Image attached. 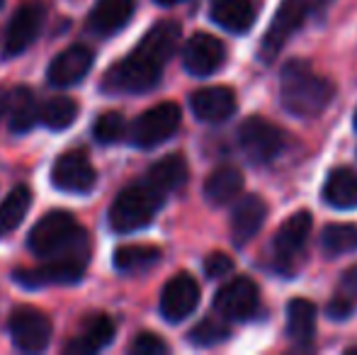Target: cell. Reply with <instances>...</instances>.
Masks as SVG:
<instances>
[{
	"label": "cell",
	"instance_id": "cell-21",
	"mask_svg": "<svg viewBox=\"0 0 357 355\" xmlns=\"http://www.w3.org/2000/svg\"><path fill=\"white\" fill-rule=\"evenodd\" d=\"M188 176H190L188 161L180 153H173V156H165L158 163H153L149 168V173H146L144 183L151 185L155 192H160L165 197L168 192H175V190L183 188L188 183Z\"/></svg>",
	"mask_w": 357,
	"mask_h": 355
},
{
	"label": "cell",
	"instance_id": "cell-13",
	"mask_svg": "<svg viewBox=\"0 0 357 355\" xmlns=\"http://www.w3.org/2000/svg\"><path fill=\"white\" fill-rule=\"evenodd\" d=\"M224 59H226L224 44L207 32L192 34L183 52L185 68H188V73H192L197 78H207L216 73L221 68V63H224Z\"/></svg>",
	"mask_w": 357,
	"mask_h": 355
},
{
	"label": "cell",
	"instance_id": "cell-10",
	"mask_svg": "<svg viewBox=\"0 0 357 355\" xmlns=\"http://www.w3.org/2000/svg\"><path fill=\"white\" fill-rule=\"evenodd\" d=\"M260 307V289L250 278H234L216 292L214 309L224 319L243 322L250 319Z\"/></svg>",
	"mask_w": 357,
	"mask_h": 355
},
{
	"label": "cell",
	"instance_id": "cell-1",
	"mask_svg": "<svg viewBox=\"0 0 357 355\" xmlns=\"http://www.w3.org/2000/svg\"><path fill=\"white\" fill-rule=\"evenodd\" d=\"M180 42L178 22H155L146 32L129 56L117 61L105 76V90L107 93H146L155 88L163 76L165 63L175 54Z\"/></svg>",
	"mask_w": 357,
	"mask_h": 355
},
{
	"label": "cell",
	"instance_id": "cell-4",
	"mask_svg": "<svg viewBox=\"0 0 357 355\" xmlns=\"http://www.w3.org/2000/svg\"><path fill=\"white\" fill-rule=\"evenodd\" d=\"M160 207H163V195L155 192L151 185H129L114 197L109 207V227L119 234L139 232L153 222Z\"/></svg>",
	"mask_w": 357,
	"mask_h": 355
},
{
	"label": "cell",
	"instance_id": "cell-18",
	"mask_svg": "<svg viewBox=\"0 0 357 355\" xmlns=\"http://www.w3.org/2000/svg\"><path fill=\"white\" fill-rule=\"evenodd\" d=\"M134 8H137L134 0H98L88 17L90 32L100 34V37H112L119 29L127 27Z\"/></svg>",
	"mask_w": 357,
	"mask_h": 355
},
{
	"label": "cell",
	"instance_id": "cell-15",
	"mask_svg": "<svg viewBox=\"0 0 357 355\" xmlns=\"http://www.w3.org/2000/svg\"><path fill=\"white\" fill-rule=\"evenodd\" d=\"M85 268L88 266H80L68 258H47V263L39 268L15 270V280L29 289L47 287V285H71L83 278Z\"/></svg>",
	"mask_w": 357,
	"mask_h": 355
},
{
	"label": "cell",
	"instance_id": "cell-38",
	"mask_svg": "<svg viewBox=\"0 0 357 355\" xmlns=\"http://www.w3.org/2000/svg\"><path fill=\"white\" fill-rule=\"evenodd\" d=\"M158 5H163V8H173V5H178V3H183V0H155Z\"/></svg>",
	"mask_w": 357,
	"mask_h": 355
},
{
	"label": "cell",
	"instance_id": "cell-27",
	"mask_svg": "<svg viewBox=\"0 0 357 355\" xmlns=\"http://www.w3.org/2000/svg\"><path fill=\"white\" fill-rule=\"evenodd\" d=\"M29 204H32V192L27 185H17L10 190L8 197L0 202V239L13 234L27 217Z\"/></svg>",
	"mask_w": 357,
	"mask_h": 355
},
{
	"label": "cell",
	"instance_id": "cell-19",
	"mask_svg": "<svg viewBox=\"0 0 357 355\" xmlns=\"http://www.w3.org/2000/svg\"><path fill=\"white\" fill-rule=\"evenodd\" d=\"M311 224H314V219L309 212H296L278 229L273 246L280 261H294V256H299L301 248L309 241Z\"/></svg>",
	"mask_w": 357,
	"mask_h": 355
},
{
	"label": "cell",
	"instance_id": "cell-40",
	"mask_svg": "<svg viewBox=\"0 0 357 355\" xmlns=\"http://www.w3.org/2000/svg\"><path fill=\"white\" fill-rule=\"evenodd\" d=\"M355 129H357V112H355Z\"/></svg>",
	"mask_w": 357,
	"mask_h": 355
},
{
	"label": "cell",
	"instance_id": "cell-2",
	"mask_svg": "<svg viewBox=\"0 0 357 355\" xmlns=\"http://www.w3.org/2000/svg\"><path fill=\"white\" fill-rule=\"evenodd\" d=\"M29 251L37 258H68V261L83 263L90 261V239L83 227L73 219L71 212L44 214L27 236Z\"/></svg>",
	"mask_w": 357,
	"mask_h": 355
},
{
	"label": "cell",
	"instance_id": "cell-11",
	"mask_svg": "<svg viewBox=\"0 0 357 355\" xmlns=\"http://www.w3.org/2000/svg\"><path fill=\"white\" fill-rule=\"evenodd\" d=\"M52 183L54 188L63 190V192L85 195L95 188L98 173L83 151H66L54 161Z\"/></svg>",
	"mask_w": 357,
	"mask_h": 355
},
{
	"label": "cell",
	"instance_id": "cell-20",
	"mask_svg": "<svg viewBox=\"0 0 357 355\" xmlns=\"http://www.w3.org/2000/svg\"><path fill=\"white\" fill-rule=\"evenodd\" d=\"M212 20L231 34H245L255 24L258 8L253 0H214Z\"/></svg>",
	"mask_w": 357,
	"mask_h": 355
},
{
	"label": "cell",
	"instance_id": "cell-25",
	"mask_svg": "<svg viewBox=\"0 0 357 355\" xmlns=\"http://www.w3.org/2000/svg\"><path fill=\"white\" fill-rule=\"evenodd\" d=\"M114 341V322L105 314H98L93 317L88 324H85L83 333L75 338L73 343H68L66 351L68 353H98L102 351L105 346Z\"/></svg>",
	"mask_w": 357,
	"mask_h": 355
},
{
	"label": "cell",
	"instance_id": "cell-41",
	"mask_svg": "<svg viewBox=\"0 0 357 355\" xmlns=\"http://www.w3.org/2000/svg\"><path fill=\"white\" fill-rule=\"evenodd\" d=\"M3 3H5V0H0V8H3Z\"/></svg>",
	"mask_w": 357,
	"mask_h": 355
},
{
	"label": "cell",
	"instance_id": "cell-37",
	"mask_svg": "<svg viewBox=\"0 0 357 355\" xmlns=\"http://www.w3.org/2000/svg\"><path fill=\"white\" fill-rule=\"evenodd\" d=\"M5 105H8V93L0 88V119H3V114H5Z\"/></svg>",
	"mask_w": 357,
	"mask_h": 355
},
{
	"label": "cell",
	"instance_id": "cell-26",
	"mask_svg": "<svg viewBox=\"0 0 357 355\" xmlns=\"http://www.w3.org/2000/svg\"><path fill=\"white\" fill-rule=\"evenodd\" d=\"M316 304L309 299H291L287 307V336L294 343H309L316 331Z\"/></svg>",
	"mask_w": 357,
	"mask_h": 355
},
{
	"label": "cell",
	"instance_id": "cell-33",
	"mask_svg": "<svg viewBox=\"0 0 357 355\" xmlns=\"http://www.w3.org/2000/svg\"><path fill=\"white\" fill-rule=\"evenodd\" d=\"M129 351L134 355H163L168 353V343L155 336V333H142V336L134 338Z\"/></svg>",
	"mask_w": 357,
	"mask_h": 355
},
{
	"label": "cell",
	"instance_id": "cell-23",
	"mask_svg": "<svg viewBox=\"0 0 357 355\" xmlns=\"http://www.w3.org/2000/svg\"><path fill=\"white\" fill-rule=\"evenodd\" d=\"M324 199L335 209H357V173L353 168H335L328 173Z\"/></svg>",
	"mask_w": 357,
	"mask_h": 355
},
{
	"label": "cell",
	"instance_id": "cell-28",
	"mask_svg": "<svg viewBox=\"0 0 357 355\" xmlns=\"http://www.w3.org/2000/svg\"><path fill=\"white\" fill-rule=\"evenodd\" d=\"M160 261V248L155 246H122L114 251V268L119 273H142V270L153 268Z\"/></svg>",
	"mask_w": 357,
	"mask_h": 355
},
{
	"label": "cell",
	"instance_id": "cell-22",
	"mask_svg": "<svg viewBox=\"0 0 357 355\" xmlns=\"http://www.w3.org/2000/svg\"><path fill=\"white\" fill-rule=\"evenodd\" d=\"M5 112H8V127L13 134H27L39 122L37 98L29 88H15L13 93H8Z\"/></svg>",
	"mask_w": 357,
	"mask_h": 355
},
{
	"label": "cell",
	"instance_id": "cell-35",
	"mask_svg": "<svg viewBox=\"0 0 357 355\" xmlns=\"http://www.w3.org/2000/svg\"><path fill=\"white\" fill-rule=\"evenodd\" d=\"M326 312H328V317L333 319V322H345V319L353 317L355 302H350V299L343 297V294H335V297L331 299V304H328Z\"/></svg>",
	"mask_w": 357,
	"mask_h": 355
},
{
	"label": "cell",
	"instance_id": "cell-17",
	"mask_svg": "<svg viewBox=\"0 0 357 355\" xmlns=\"http://www.w3.org/2000/svg\"><path fill=\"white\" fill-rule=\"evenodd\" d=\"M265 217H268V204L258 195H245L243 199H238L231 217V236L236 246H245L260 232Z\"/></svg>",
	"mask_w": 357,
	"mask_h": 355
},
{
	"label": "cell",
	"instance_id": "cell-6",
	"mask_svg": "<svg viewBox=\"0 0 357 355\" xmlns=\"http://www.w3.org/2000/svg\"><path fill=\"white\" fill-rule=\"evenodd\" d=\"M238 146L255 166L273 163L284 149V134L280 127L263 117H248L238 127Z\"/></svg>",
	"mask_w": 357,
	"mask_h": 355
},
{
	"label": "cell",
	"instance_id": "cell-7",
	"mask_svg": "<svg viewBox=\"0 0 357 355\" xmlns=\"http://www.w3.org/2000/svg\"><path fill=\"white\" fill-rule=\"evenodd\" d=\"M183 122V112L175 103H160L155 107L146 109L139 114L132 124V144L139 149H155L163 142H168L175 132L180 129Z\"/></svg>",
	"mask_w": 357,
	"mask_h": 355
},
{
	"label": "cell",
	"instance_id": "cell-3",
	"mask_svg": "<svg viewBox=\"0 0 357 355\" xmlns=\"http://www.w3.org/2000/svg\"><path fill=\"white\" fill-rule=\"evenodd\" d=\"M335 95V88L331 81L316 76L309 63L289 61L282 68V88H280V100L282 107L294 117L309 119L319 117L331 105Z\"/></svg>",
	"mask_w": 357,
	"mask_h": 355
},
{
	"label": "cell",
	"instance_id": "cell-16",
	"mask_svg": "<svg viewBox=\"0 0 357 355\" xmlns=\"http://www.w3.org/2000/svg\"><path fill=\"white\" fill-rule=\"evenodd\" d=\"M190 107H192L195 117H197L199 122L219 124V122H226V119L236 112V95H234V90L224 88V86L202 88V90H197V93H192Z\"/></svg>",
	"mask_w": 357,
	"mask_h": 355
},
{
	"label": "cell",
	"instance_id": "cell-9",
	"mask_svg": "<svg viewBox=\"0 0 357 355\" xmlns=\"http://www.w3.org/2000/svg\"><path fill=\"white\" fill-rule=\"evenodd\" d=\"M44 17H47V10L39 3H24L22 8H17L3 39V56L13 59L27 52L34 44V39L39 37V32H42Z\"/></svg>",
	"mask_w": 357,
	"mask_h": 355
},
{
	"label": "cell",
	"instance_id": "cell-24",
	"mask_svg": "<svg viewBox=\"0 0 357 355\" xmlns=\"http://www.w3.org/2000/svg\"><path fill=\"white\" fill-rule=\"evenodd\" d=\"M241 190H243V176H241L238 168L221 166L204 183V197L216 207H224V204L234 202L238 197Z\"/></svg>",
	"mask_w": 357,
	"mask_h": 355
},
{
	"label": "cell",
	"instance_id": "cell-31",
	"mask_svg": "<svg viewBox=\"0 0 357 355\" xmlns=\"http://www.w3.org/2000/svg\"><path fill=\"white\" fill-rule=\"evenodd\" d=\"M124 132H127V124H124V117L119 112H102L95 119V127H93L95 142L114 144L124 137Z\"/></svg>",
	"mask_w": 357,
	"mask_h": 355
},
{
	"label": "cell",
	"instance_id": "cell-14",
	"mask_svg": "<svg viewBox=\"0 0 357 355\" xmlns=\"http://www.w3.org/2000/svg\"><path fill=\"white\" fill-rule=\"evenodd\" d=\"M93 49L85 44H73V47L63 49L52 63H49L47 81L54 88H71L75 83H80L88 71L93 68Z\"/></svg>",
	"mask_w": 357,
	"mask_h": 355
},
{
	"label": "cell",
	"instance_id": "cell-36",
	"mask_svg": "<svg viewBox=\"0 0 357 355\" xmlns=\"http://www.w3.org/2000/svg\"><path fill=\"white\" fill-rule=\"evenodd\" d=\"M343 297H348L350 302L357 304V266L348 268L343 275H340V292Z\"/></svg>",
	"mask_w": 357,
	"mask_h": 355
},
{
	"label": "cell",
	"instance_id": "cell-8",
	"mask_svg": "<svg viewBox=\"0 0 357 355\" xmlns=\"http://www.w3.org/2000/svg\"><path fill=\"white\" fill-rule=\"evenodd\" d=\"M10 336L20 351L42 353L47 351L49 341H52V322L39 309L20 307L10 317Z\"/></svg>",
	"mask_w": 357,
	"mask_h": 355
},
{
	"label": "cell",
	"instance_id": "cell-39",
	"mask_svg": "<svg viewBox=\"0 0 357 355\" xmlns=\"http://www.w3.org/2000/svg\"><path fill=\"white\" fill-rule=\"evenodd\" d=\"M348 353H357V346L355 348H348Z\"/></svg>",
	"mask_w": 357,
	"mask_h": 355
},
{
	"label": "cell",
	"instance_id": "cell-29",
	"mask_svg": "<svg viewBox=\"0 0 357 355\" xmlns=\"http://www.w3.org/2000/svg\"><path fill=\"white\" fill-rule=\"evenodd\" d=\"M321 248L326 256H348L357 251V227L353 224H328L321 234Z\"/></svg>",
	"mask_w": 357,
	"mask_h": 355
},
{
	"label": "cell",
	"instance_id": "cell-32",
	"mask_svg": "<svg viewBox=\"0 0 357 355\" xmlns=\"http://www.w3.org/2000/svg\"><path fill=\"white\" fill-rule=\"evenodd\" d=\"M226 338H229V326L224 322H219V319H204L190 331V341L199 348L216 346V343L226 341Z\"/></svg>",
	"mask_w": 357,
	"mask_h": 355
},
{
	"label": "cell",
	"instance_id": "cell-30",
	"mask_svg": "<svg viewBox=\"0 0 357 355\" xmlns=\"http://www.w3.org/2000/svg\"><path fill=\"white\" fill-rule=\"evenodd\" d=\"M78 117V105L71 98H52L44 103L39 119H42L44 127H49L52 132H61L68 129Z\"/></svg>",
	"mask_w": 357,
	"mask_h": 355
},
{
	"label": "cell",
	"instance_id": "cell-34",
	"mask_svg": "<svg viewBox=\"0 0 357 355\" xmlns=\"http://www.w3.org/2000/svg\"><path fill=\"white\" fill-rule=\"evenodd\" d=\"M231 270H234V261H231L226 253H209V256L204 258V273H207L209 280L226 278Z\"/></svg>",
	"mask_w": 357,
	"mask_h": 355
},
{
	"label": "cell",
	"instance_id": "cell-5",
	"mask_svg": "<svg viewBox=\"0 0 357 355\" xmlns=\"http://www.w3.org/2000/svg\"><path fill=\"white\" fill-rule=\"evenodd\" d=\"M324 0H282V5L278 8L273 17V24L265 32L263 42H260V59L263 61H273L287 42L304 27V22L311 17L319 5Z\"/></svg>",
	"mask_w": 357,
	"mask_h": 355
},
{
	"label": "cell",
	"instance_id": "cell-12",
	"mask_svg": "<svg viewBox=\"0 0 357 355\" xmlns=\"http://www.w3.org/2000/svg\"><path fill=\"white\" fill-rule=\"evenodd\" d=\"M199 304V285L192 275L178 273L165 282L160 292V314L165 322L178 324L188 319Z\"/></svg>",
	"mask_w": 357,
	"mask_h": 355
}]
</instances>
